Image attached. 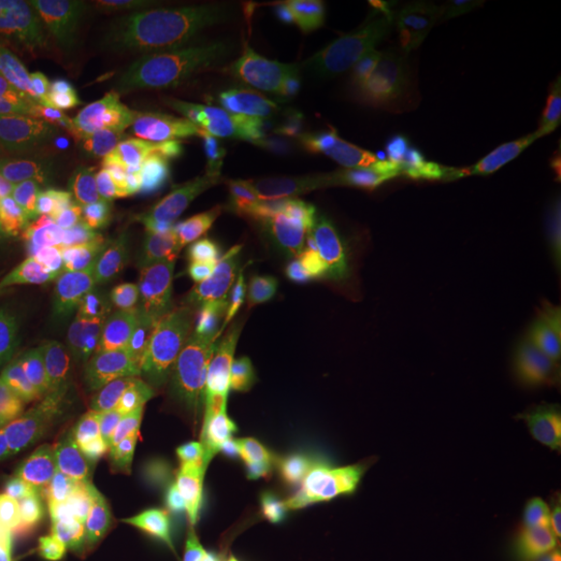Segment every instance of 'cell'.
I'll use <instances>...</instances> for the list:
<instances>
[{
    "label": "cell",
    "instance_id": "1",
    "mask_svg": "<svg viewBox=\"0 0 561 561\" xmlns=\"http://www.w3.org/2000/svg\"><path fill=\"white\" fill-rule=\"evenodd\" d=\"M445 9H403L352 18L268 23L225 42L206 73L208 92L225 102L345 101L410 57L460 34Z\"/></svg>",
    "mask_w": 561,
    "mask_h": 561
},
{
    "label": "cell",
    "instance_id": "2",
    "mask_svg": "<svg viewBox=\"0 0 561 561\" xmlns=\"http://www.w3.org/2000/svg\"><path fill=\"white\" fill-rule=\"evenodd\" d=\"M460 101L458 88L426 83L289 108L248 140L227 181L241 190L266 181L347 175L387 148L442 125Z\"/></svg>",
    "mask_w": 561,
    "mask_h": 561
},
{
    "label": "cell",
    "instance_id": "3",
    "mask_svg": "<svg viewBox=\"0 0 561 561\" xmlns=\"http://www.w3.org/2000/svg\"><path fill=\"white\" fill-rule=\"evenodd\" d=\"M0 69L65 106L94 94L88 48L59 2L0 0Z\"/></svg>",
    "mask_w": 561,
    "mask_h": 561
},
{
    "label": "cell",
    "instance_id": "4",
    "mask_svg": "<svg viewBox=\"0 0 561 561\" xmlns=\"http://www.w3.org/2000/svg\"><path fill=\"white\" fill-rule=\"evenodd\" d=\"M273 222L262 221L240 202V190L222 180L201 201L173 210L146 238L148 277L167 275L202 259L243 264L264 250Z\"/></svg>",
    "mask_w": 561,
    "mask_h": 561
},
{
    "label": "cell",
    "instance_id": "5",
    "mask_svg": "<svg viewBox=\"0 0 561 561\" xmlns=\"http://www.w3.org/2000/svg\"><path fill=\"white\" fill-rule=\"evenodd\" d=\"M60 9L73 21L88 53L125 101L148 94L162 38L175 18L171 2L157 0H67Z\"/></svg>",
    "mask_w": 561,
    "mask_h": 561
},
{
    "label": "cell",
    "instance_id": "6",
    "mask_svg": "<svg viewBox=\"0 0 561 561\" xmlns=\"http://www.w3.org/2000/svg\"><path fill=\"white\" fill-rule=\"evenodd\" d=\"M117 256L55 231H0V289L20 306L73 300L111 279Z\"/></svg>",
    "mask_w": 561,
    "mask_h": 561
},
{
    "label": "cell",
    "instance_id": "7",
    "mask_svg": "<svg viewBox=\"0 0 561 561\" xmlns=\"http://www.w3.org/2000/svg\"><path fill=\"white\" fill-rule=\"evenodd\" d=\"M443 362L442 347L412 343L405 352L362 368L356 375L319 401L308 414L273 435L283 447L294 445H337L347 447L373 421L382 403L408 382L435 370Z\"/></svg>",
    "mask_w": 561,
    "mask_h": 561
},
{
    "label": "cell",
    "instance_id": "8",
    "mask_svg": "<svg viewBox=\"0 0 561 561\" xmlns=\"http://www.w3.org/2000/svg\"><path fill=\"white\" fill-rule=\"evenodd\" d=\"M262 261L280 279L324 285L389 271L400 273L403 259L373 238L317 225L273 222Z\"/></svg>",
    "mask_w": 561,
    "mask_h": 561
},
{
    "label": "cell",
    "instance_id": "9",
    "mask_svg": "<svg viewBox=\"0 0 561 561\" xmlns=\"http://www.w3.org/2000/svg\"><path fill=\"white\" fill-rule=\"evenodd\" d=\"M460 146L510 178L556 185L561 173V125L522 113L495 90L460 134Z\"/></svg>",
    "mask_w": 561,
    "mask_h": 561
},
{
    "label": "cell",
    "instance_id": "10",
    "mask_svg": "<svg viewBox=\"0 0 561 561\" xmlns=\"http://www.w3.org/2000/svg\"><path fill=\"white\" fill-rule=\"evenodd\" d=\"M437 204L449 221L503 236L541 238L556 225V210L512 181L458 178L437 190Z\"/></svg>",
    "mask_w": 561,
    "mask_h": 561
},
{
    "label": "cell",
    "instance_id": "11",
    "mask_svg": "<svg viewBox=\"0 0 561 561\" xmlns=\"http://www.w3.org/2000/svg\"><path fill=\"white\" fill-rule=\"evenodd\" d=\"M486 233L460 227L442 215L405 210L400 256L431 275L489 280Z\"/></svg>",
    "mask_w": 561,
    "mask_h": 561
},
{
    "label": "cell",
    "instance_id": "12",
    "mask_svg": "<svg viewBox=\"0 0 561 561\" xmlns=\"http://www.w3.org/2000/svg\"><path fill=\"white\" fill-rule=\"evenodd\" d=\"M362 497L347 458L333 466H296L285 489L277 530L285 537L324 522L352 520Z\"/></svg>",
    "mask_w": 561,
    "mask_h": 561
},
{
    "label": "cell",
    "instance_id": "13",
    "mask_svg": "<svg viewBox=\"0 0 561 561\" xmlns=\"http://www.w3.org/2000/svg\"><path fill=\"white\" fill-rule=\"evenodd\" d=\"M101 347V327L92 322L0 317V350L27 370L55 360L92 368Z\"/></svg>",
    "mask_w": 561,
    "mask_h": 561
},
{
    "label": "cell",
    "instance_id": "14",
    "mask_svg": "<svg viewBox=\"0 0 561 561\" xmlns=\"http://www.w3.org/2000/svg\"><path fill=\"white\" fill-rule=\"evenodd\" d=\"M256 514L254 472L217 482L187 530L190 561H221L245 541Z\"/></svg>",
    "mask_w": 561,
    "mask_h": 561
},
{
    "label": "cell",
    "instance_id": "15",
    "mask_svg": "<svg viewBox=\"0 0 561 561\" xmlns=\"http://www.w3.org/2000/svg\"><path fill=\"white\" fill-rule=\"evenodd\" d=\"M0 150L25 171L42 187H46L62 204L76 206V196L65 178L60 148L42 125V121L13 96L0 88Z\"/></svg>",
    "mask_w": 561,
    "mask_h": 561
},
{
    "label": "cell",
    "instance_id": "16",
    "mask_svg": "<svg viewBox=\"0 0 561 561\" xmlns=\"http://www.w3.org/2000/svg\"><path fill=\"white\" fill-rule=\"evenodd\" d=\"M215 484L202 472L178 486L123 497L127 542L173 541L185 535Z\"/></svg>",
    "mask_w": 561,
    "mask_h": 561
},
{
    "label": "cell",
    "instance_id": "17",
    "mask_svg": "<svg viewBox=\"0 0 561 561\" xmlns=\"http://www.w3.org/2000/svg\"><path fill=\"white\" fill-rule=\"evenodd\" d=\"M337 322L314 308H301L283 329L280 354L283 389H306L333 368L340 358Z\"/></svg>",
    "mask_w": 561,
    "mask_h": 561
},
{
    "label": "cell",
    "instance_id": "18",
    "mask_svg": "<svg viewBox=\"0 0 561 561\" xmlns=\"http://www.w3.org/2000/svg\"><path fill=\"white\" fill-rule=\"evenodd\" d=\"M443 422L445 414L437 410L421 421L387 431L381 437L347 451L362 495L387 482L398 481L401 472L421 458L428 443L442 431Z\"/></svg>",
    "mask_w": 561,
    "mask_h": 561
},
{
    "label": "cell",
    "instance_id": "19",
    "mask_svg": "<svg viewBox=\"0 0 561 561\" xmlns=\"http://www.w3.org/2000/svg\"><path fill=\"white\" fill-rule=\"evenodd\" d=\"M310 301V285L280 277L243 280L225 301L254 343L280 341L287 321Z\"/></svg>",
    "mask_w": 561,
    "mask_h": 561
},
{
    "label": "cell",
    "instance_id": "20",
    "mask_svg": "<svg viewBox=\"0 0 561 561\" xmlns=\"http://www.w3.org/2000/svg\"><path fill=\"white\" fill-rule=\"evenodd\" d=\"M138 375L150 403L164 414L204 400L194 379L192 350L181 335L161 333L148 341Z\"/></svg>",
    "mask_w": 561,
    "mask_h": 561
},
{
    "label": "cell",
    "instance_id": "21",
    "mask_svg": "<svg viewBox=\"0 0 561 561\" xmlns=\"http://www.w3.org/2000/svg\"><path fill=\"white\" fill-rule=\"evenodd\" d=\"M44 472L53 482V497L59 514H67L83 495L121 493L127 477V460L108 445L76 458L55 451L46 461Z\"/></svg>",
    "mask_w": 561,
    "mask_h": 561
},
{
    "label": "cell",
    "instance_id": "22",
    "mask_svg": "<svg viewBox=\"0 0 561 561\" xmlns=\"http://www.w3.org/2000/svg\"><path fill=\"white\" fill-rule=\"evenodd\" d=\"M463 419L479 431L502 437L520 398L505 381L495 360H461L456 364Z\"/></svg>",
    "mask_w": 561,
    "mask_h": 561
},
{
    "label": "cell",
    "instance_id": "23",
    "mask_svg": "<svg viewBox=\"0 0 561 561\" xmlns=\"http://www.w3.org/2000/svg\"><path fill=\"white\" fill-rule=\"evenodd\" d=\"M59 437L41 412L15 391L0 398V454L13 472H34L57 451Z\"/></svg>",
    "mask_w": 561,
    "mask_h": 561
},
{
    "label": "cell",
    "instance_id": "24",
    "mask_svg": "<svg viewBox=\"0 0 561 561\" xmlns=\"http://www.w3.org/2000/svg\"><path fill=\"white\" fill-rule=\"evenodd\" d=\"M245 266L221 259L194 261L159 280L164 300L183 314H210L243 283Z\"/></svg>",
    "mask_w": 561,
    "mask_h": 561
},
{
    "label": "cell",
    "instance_id": "25",
    "mask_svg": "<svg viewBox=\"0 0 561 561\" xmlns=\"http://www.w3.org/2000/svg\"><path fill=\"white\" fill-rule=\"evenodd\" d=\"M121 547L102 545L65 514H57L2 561H108Z\"/></svg>",
    "mask_w": 561,
    "mask_h": 561
},
{
    "label": "cell",
    "instance_id": "26",
    "mask_svg": "<svg viewBox=\"0 0 561 561\" xmlns=\"http://www.w3.org/2000/svg\"><path fill=\"white\" fill-rule=\"evenodd\" d=\"M81 368L73 362L55 360L32 368L23 387L25 398L53 426L57 437H71L73 400L81 385Z\"/></svg>",
    "mask_w": 561,
    "mask_h": 561
},
{
    "label": "cell",
    "instance_id": "27",
    "mask_svg": "<svg viewBox=\"0 0 561 561\" xmlns=\"http://www.w3.org/2000/svg\"><path fill=\"white\" fill-rule=\"evenodd\" d=\"M482 497V491H470L449 505L433 526L421 553L410 561H470L474 556Z\"/></svg>",
    "mask_w": 561,
    "mask_h": 561
},
{
    "label": "cell",
    "instance_id": "28",
    "mask_svg": "<svg viewBox=\"0 0 561 561\" xmlns=\"http://www.w3.org/2000/svg\"><path fill=\"white\" fill-rule=\"evenodd\" d=\"M221 439V403L202 400L164 414L162 443H167L183 460L210 456Z\"/></svg>",
    "mask_w": 561,
    "mask_h": 561
},
{
    "label": "cell",
    "instance_id": "29",
    "mask_svg": "<svg viewBox=\"0 0 561 561\" xmlns=\"http://www.w3.org/2000/svg\"><path fill=\"white\" fill-rule=\"evenodd\" d=\"M400 275L405 280V296L414 317V343L442 347L445 322L451 312V298L445 294L435 275L401 262Z\"/></svg>",
    "mask_w": 561,
    "mask_h": 561
},
{
    "label": "cell",
    "instance_id": "30",
    "mask_svg": "<svg viewBox=\"0 0 561 561\" xmlns=\"http://www.w3.org/2000/svg\"><path fill=\"white\" fill-rule=\"evenodd\" d=\"M439 491L419 477L389 482L375 500V516L382 524H435L443 516Z\"/></svg>",
    "mask_w": 561,
    "mask_h": 561
},
{
    "label": "cell",
    "instance_id": "31",
    "mask_svg": "<svg viewBox=\"0 0 561 561\" xmlns=\"http://www.w3.org/2000/svg\"><path fill=\"white\" fill-rule=\"evenodd\" d=\"M65 236L80 238V240L90 241L99 245L102 250L119 256H127L129 261L138 262L144 273L150 268V256L146 252V241L140 236L129 229L125 222L106 215H96V213H83V210H71Z\"/></svg>",
    "mask_w": 561,
    "mask_h": 561
},
{
    "label": "cell",
    "instance_id": "32",
    "mask_svg": "<svg viewBox=\"0 0 561 561\" xmlns=\"http://www.w3.org/2000/svg\"><path fill=\"white\" fill-rule=\"evenodd\" d=\"M204 470L192 461L183 460L167 443H159L154 449L136 460H127V477L121 489V497H131L148 491H161L178 486L201 477Z\"/></svg>",
    "mask_w": 561,
    "mask_h": 561
},
{
    "label": "cell",
    "instance_id": "33",
    "mask_svg": "<svg viewBox=\"0 0 561 561\" xmlns=\"http://www.w3.org/2000/svg\"><path fill=\"white\" fill-rule=\"evenodd\" d=\"M352 520L324 522L283 537L279 561H345Z\"/></svg>",
    "mask_w": 561,
    "mask_h": 561
},
{
    "label": "cell",
    "instance_id": "34",
    "mask_svg": "<svg viewBox=\"0 0 561 561\" xmlns=\"http://www.w3.org/2000/svg\"><path fill=\"white\" fill-rule=\"evenodd\" d=\"M102 545L123 547L127 542L123 497L119 493H90L65 514Z\"/></svg>",
    "mask_w": 561,
    "mask_h": 561
},
{
    "label": "cell",
    "instance_id": "35",
    "mask_svg": "<svg viewBox=\"0 0 561 561\" xmlns=\"http://www.w3.org/2000/svg\"><path fill=\"white\" fill-rule=\"evenodd\" d=\"M497 364L520 400H561V356H530Z\"/></svg>",
    "mask_w": 561,
    "mask_h": 561
},
{
    "label": "cell",
    "instance_id": "36",
    "mask_svg": "<svg viewBox=\"0 0 561 561\" xmlns=\"http://www.w3.org/2000/svg\"><path fill=\"white\" fill-rule=\"evenodd\" d=\"M333 208L347 221L356 222L368 231L373 240L401 254L405 243V210L354 198H337L333 201Z\"/></svg>",
    "mask_w": 561,
    "mask_h": 561
},
{
    "label": "cell",
    "instance_id": "37",
    "mask_svg": "<svg viewBox=\"0 0 561 561\" xmlns=\"http://www.w3.org/2000/svg\"><path fill=\"white\" fill-rule=\"evenodd\" d=\"M308 2L289 0H202L192 4V13L202 21L240 23V21L283 20L301 15L310 9Z\"/></svg>",
    "mask_w": 561,
    "mask_h": 561
},
{
    "label": "cell",
    "instance_id": "38",
    "mask_svg": "<svg viewBox=\"0 0 561 561\" xmlns=\"http://www.w3.org/2000/svg\"><path fill=\"white\" fill-rule=\"evenodd\" d=\"M192 368L204 400L221 403L233 396H248L245 387L225 360L219 345L210 337H202L192 347Z\"/></svg>",
    "mask_w": 561,
    "mask_h": 561
},
{
    "label": "cell",
    "instance_id": "39",
    "mask_svg": "<svg viewBox=\"0 0 561 561\" xmlns=\"http://www.w3.org/2000/svg\"><path fill=\"white\" fill-rule=\"evenodd\" d=\"M161 206V198L157 196L152 183L129 185V187H113V185L99 183L92 194L90 213L127 221V219H141L146 215H152Z\"/></svg>",
    "mask_w": 561,
    "mask_h": 561
},
{
    "label": "cell",
    "instance_id": "40",
    "mask_svg": "<svg viewBox=\"0 0 561 561\" xmlns=\"http://www.w3.org/2000/svg\"><path fill=\"white\" fill-rule=\"evenodd\" d=\"M162 437H164V412L150 405L131 421L121 424L106 443L119 454L121 458L136 460L162 443Z\"/></svg>",
    "mask_w": 561,
    "mask_h": 561
},
{
    "label": "cell",
    "instance_id": "41",
    "mask_svg": "<svg viewBox=\"0 0 561 561\" xmlns=\"http://www.w3.org/2000/svg\"><path fill=\"white\" fill-rule=\"evenodd\" d=\"M60 162L69 187L76 196L78 210L90 213L92 194L101 180V164L83 144H69L60 148Z\"/></svg>",
    "mask_w": 561,
    "mask_h": 561
},
{
    "label": "cell",
    "instance_id": "42",
    "mask_svg": "<svg viewBox=\"0 0 561 561\" xmlns=\"http://www.w3.org/2000/svg\"><path fill=\"white\" fill-rule=\"evenodd\" d=\"M366 306V291L358 280H333L324 285H310L308 308H314L329 319L356 317Z\"/></svg>",
    "mask_w": 561,
    "mask_h": 561
},
{
    "label": "cell",
    "instance_id": "43",
    "mask_svg": "<svg viewBox=\"0 0 561 561\" xmlns=\"http://www.w3.org/2000/svg\"><path fill=\"white\" fill-rule=\"evenodd\" d=\"M435 524H382L377 535V549L387 561L414 560L428 541Z\"/></svg>",
    "mask_w": 561,
    "mask_h": 561
},
{
    "label": "cell",
    "instance_id": "44",
    "mask_svg": "<svg viewBox=\"0 0 561 561\" xmlns=\"http://www.w3.org/2000/svg\"><path fill=\"white\" fill-rule=\"evenodd\" d=\"M111 403L104 393L101 377L81 382L73 400V428L76 431H99L108 421Z\"/></svg>",
    "mask_w": 561,
    "mask_h": 561
},
{
    "label": "cell",
    "instance_id": "45",
    "mask_svg": "<svg viewBox=\"0 0 561 561\" xmlns=\"http://www.w3.org/2000/svg\"><path fill=\"white\" fill-rule=\"evenodd\" d=\"M561 419V414H560ZM528 458L539 468L545 482L561 497V421L541 437L522 445Z\"/></svg>",
    "mask_w": 561,
    "mask_h": 561
},
{
    "label": "cell",
    "instance_id": "46",
    "mask_svg": "<svg viewBox=\"0 0 561 561\" xmlns=\"http://www.w3.org/2000/svg\"><path fill=\"white\" fill-rule=\"evenodd\" d=\"M0 198L42 201V198H55V196L46 187H42L38 181L32 180L25 171H21L20 167L0 150Z\"/></svg>",
    "mask_w": 561,
    "mask_h": 561
},
{
    "label": "cell",
    "instance_id": "47",
    "mask_svg": "<svg viewBox=\"0 0 561 561\" xmlns=\"http://www.w3.org/2000/svg\"><path fill=\"white\" fill-rule=\"evenodd\" d=\"M113 561H190L187 533L173 541L125 542Z\"/></svg>",
    "mask_w": 561,
    "mask_h": 561
},
{
    "label": "cell",
    "instance_id": "48",
    "mask_svg": "<svg viewBox=\"0 0 561 561\" xmlns=\"http://www.w3.org/2000/svg\"><path fill=\"white\" fill-rule=\"evenodd\" d=\"M283 375V354L280 341L275 343H254L252 352V387L254 393L279 387Z\"/></svg>",
    "mask_w": 561,
    "mask_h": 561
},
{
    "label": "cell",
    "instance_id": "49",
    "mask_svg": "<svg viewBox=\"0 0 561 561\" xmlns=\"http://www.w3.org/2000/svg\"><path fill=\"white\" fill-rule=\"evenodd\" d=\"M512 291L522 294L526 298L551 306V308H561V271H541L537 268L535 273L522 277V279L507 285Z\"/></svg>",
    "mask_w": 561,
    "mask_h": 561
},
{
    "label": "cell",
    "instance_id": "50",
    "mask_svg": "<svg viewBox=\"0 0 561 561\" xmlns=\"http://www.w3.org/2000/svg\"><path fill=\"white\" fill-rule=\"evenodd\" d=\"M102 185H113V187H129V185H144L152 183L148 173L141 169V164L134 159H113L104 162L101 167Z\"/></svg>",
    "mask_w": 561,
    "mask_h": 561
},
{
    "label": "cell",
    "instance_id": "51",
    "mask_svg": "<svg viewBox=\"0 0 561 561\" xmlns=\"http://www.w3.org/2000/svg\"><path fill=\"white\" fill-rule=\"evenodd\" d=\"M30 370L20 366L13 358H9L0 350V396H9L15 391H23L25 381H27Z\"/></svg>",
    "mask_w": 561,
    "mask_h": 561
},
{
    "label": "cell",
    "instance_id": "52",
    "mask_svg": "<svg viewBox=\"0 0 561 561\" xmlns=\"http://www.w3.org/2000/svg\"><path fill=\"white\" fill-rule=\"evenodd\" d=\"M111 287L115 294H119L121 298H129L138 291V283L129 275H117L115 279L111 280Z\"/></svg>",
    "mask_w": 561,
    "mask_h": 561
},
{
    "label": "cell",
    "instance_id": "53",
    "mask_svg": "<svg viewBox=\"0 0 561 561\" xmlns=\"http://www.w3.org/2000/svg\"><path fill=\"white\" fill-rule=\"evenodd\" d=\"M500 561H556L542 551H505Z\"/></svg>",
    "mask_w": 561,
    "mask_h": 561
},
{
    "label": "cell",
    "instance_id": "54",
    "mask_svg": "<svg viewBox=\"0 0 561 561\" xmlns=\"http://www.w3.org/2000/svg\"><path fill=\"white\" fill-rule=\"evenodd\" d=\"M549 23H551V30H553V34H556V36H558V41L561 42V7L551 13Z\"/></svg>",
    "mask_w": 561,
    "mask_h": 561
},
{
    "label": "cell",
    "instance_id": "55",
    "mask_svg": "<svg viewBox=\"0 0 561 561\" xmlns=\"http://www.w3.org/2000/svg\"><path fill=\"white\" fill-rule=\"evenodd\" d=\"M13 474V470L9 468V463L4 461V458H2V454H0V481H4L7 477H11Z\"/></svg>",
    "mask_w": 561,
    "mask_h": 561
},
{
    "label": "cell",
    "instance_id": "56",
    "mask_svg": "<svg viewBox=\"0 0 561 561\" xmlns=\"http://www.w3.org/2000/svg\"><path fill=\"white\" fill-rule=\"evenodd\" d=\"M472 561H491L489 560V549H486V545H484V542H482L481 547L477 549V553H474Z\"/></svg>",
    "mask_w": 561,
    "mask_h": 561
},
{
    "label": "cell",
    "instance_id": "57",
    "mask_svg": "<svg viewBox=\"0 0 561 561\" xmlns=\"http://www.w3.org/2000/svg\"><path fill=\"white\" fill-rule=\"evenodd\" d=\"M547 264H549L551 268H556V271H561V250L560 252H556V254H551V256L547 259Z\"/></svg>",
    "mask_w": 561,
    "mask_h": 561
},
{
    "label": "cell",
    "instance_id": "58",
    "mask_svg": "<svg viewBox=\"0 0 561 561\" xmlns=\"http://www.w3.org/2000/svg\"><path fill=\"white\" fill-rule=\"evenodd\" d=\"M553 190H558V192H560V194H561V173H560V180H558V183H556V185H553Z\"/></svg>",
    "mask_w": 561,
    "mask_h": 561
},
{
    "label": "cell",
    "instance_id": "59",
    "mask_svg": "<svg viewBox=\"0 0 561 561\" xmlns=\"http://www.w3.org/2000/svg\"><path fill=\"white\" fill-rule=\"evenodd\" d=\"M4 300H7V298H4V294H2V289H0V304Z\"/></svg>",
    "mask_w": 561,
    "mask_h": 561
},
{
    "label": "cell",
    "instance_id": "60",
    "mask_svg": "<svg viewBox=\"0 0 561 561\" xmlns=\"http://www.w3.org/2000/svg\"><path fill=\"white\" fill-rule=\"evenodd\" d=\"M0 398H2V396H0Z\"/></svg>",
    "mask_w": 561,
    "mask_h": 561
}]
</instances>
